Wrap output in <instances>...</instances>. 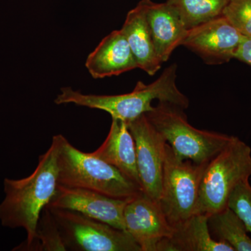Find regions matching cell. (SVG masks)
<instances>
[{"instance_id": "cell-1", "label": "cell", "mask_w": 251, "mask_h": 251, "mask_svg": "<svg viewBox=\"0 0 251 251\" xmlns=\"http://www.w3.org/2000/svg\"><path fill=\"white\" fill-rule=\"evenodd\" d=\"M57 143H52L39 158L34 171L21 179L4 180V200L0 203V222L3 227L23 228L27 239L13 251H29L35 240L36 228L43 210L53 197L58 184Z\"/></svg>"}, {"instance_id": "cell-2", "label": "cell", "mask_w": 251, "mask_h": 251, "mask_svg": "<svg viewBox=\"0 0 251 251\" xmlns=\"http://www.w3.org/2000/svg\"><path fill=\"white\" fill-rule=\"evenodd\" d=\"M176 64L167 67L156 80L151 83L138 81L134 90L118 95L85 94L71 87H63L55 99L58 105L73 103L79 106L103 110L126 123L151 111L154 100L168 102L187 109L189 100L176 87Z\"/></svg>"}, {"instance_id": "cell-3", "label": "cell", "mask_w": 251, "mask_h": 251, "mask_svg": "<svg viewBox=\"0 0 251 251\" xmlns=\"http://www.w3.org/2000/svg\"><path fill=\"white\" fill-rule=\"evenodd\" d=\"M57 143L58 184L85 188L118 199H131L143 193L141 186L116 167L75 148L59 134Z\"/></svg>"}, {"instance_id": "cell-4", "label": "cell", "mask_w": 251, "mask_h": 251, "mask_svg": "<svg viewBox=\"0 0 251 251\" xmlns=\"http://www.w3.org/2000/svg\"><path fill=\"white\" fill-rule=\"evenodd\" d=\"M184 110L175 104L158 101L146 115L176 156L196 163H209L234 136L195 128L188 123Z\"/></svg>"}, {"instance_id": "cell-5", "label": "cell", "mask_w": 251, "mask_h": 251, "mask_svg": "<svg viewBox=\"0 0 251 251\" xmlns=\"http://www.w3.org/2000/svg\"><path fill=\"white\" fill-rule=\"evenodd\" d=\"M251 176V148L234 136L207 166L200 186L198 214L210 215L227 207L238 184Z\"/></svg>"}, {"instance_id": "cell-6", "label": "cell", "mask_w": 251, "mask_h": 251, "mask_svg": "<svg viewBox=\"0 0 251 251\" xmlns=\"http://www.w3.org/2000/svg\"><path fill=\"white\" fill-rule=\"evenodd\" d=\"M207 164L181 159L167 143L158 202L171 227L198 214L200 186Z\"/></svg>"}, {"instance_id": "cell-7", "label": "cell", "mask_w": 251, "mask_h": 251, "mask_svg": "<svg viewBox=\"0 0 251 251\" xmlns=\"http://www.w3.org/2000/svg\"><path fill=\"white\" fill-rule=\"evenodd\" d=\"M47 207L57 224L67 251H142L140 246L125 230L78 211Z\"/></svg>"}, {"instance_id": "cell-8", "label": "cell", "mask_w": 251, "mask_h": 251, "mask_svg": "<svg viewBox=\"0 0 251 251\" xmlns=\"http://www.w3.org/2000/svg\"><path fill=\"white\" fill-rule=\"evenodd\" d=\"M136 149L137 166L143 193L155 201L161 196L167 143L146 114L127 123Z\"/></svg>"}, {"instance_id": "cell-9", "label": "cell", "mask_w": 251, "mask_h": 251, "mask_svg": "<svg viewBox=\"0 0 251 251\" xmlns=\"http://www.w3.org/2000/svg\"><path fill=\"white\" fill-rule=\"evenodd\" d=\"M244 36L223 16L188 29L181 43L206 64H219L234 58Z\"/></svg>"}, {"instance_id": "cell-10", "label": "cell", "mask_w": 251, "mask_h": 251, "mask_svg": "<svg viewBox=\"0 0 251 251\" xmlns=\"http://www.w3.org/2000/svg\"><path fill=\"white\" fill-rule=\"evenodd\" d=\"M130 200L118 199L97 191L58 184L47 206L78 211L115 228L125 230L124 211Z\"/></svg>"}, {"instance_id": "cell-11", "label": "cell", "mask_w": 251, "mask_h": 251, "mask_svg": "<svg viewBox=\"0 0 251 251\" xmlns=\"http://www.w3.org/2000/svg\"><path fill=\"white\" fill-rule=\"evenodd\" d=\"M125 230L142 251H156L157 244L170 237L172 227L158 201L143 193L132 198L124 211Z\"/></svg>"}, {"instance_id": "cell-12", "label": "cell", "mask_w": 251, "mask_h": 251, "mask_svg": "<svg viewBox=\"0 0 251 251\" xmlns=\"http://www.w3.org/2000/svg\"><path fill=\"white\" fill-rule=\"evenodd\" d=\"M85 67L95 79L116 76L138 68L121 29L112 31L102 39L89 54Z\"/></svg>"}, {"instance_id": "cell-13", "label": "cell", "mask_w": 251, "mask_h": 251, "mask_svg": "<svg viewBox=\"0 0 251 251\" xmlns=\"http://www.w3.org/2000/svg\"><path fill=\"white\" fill-rule=\"evenodd\" d=\"M146 14L157 56L162 63L166 62L181 46L188 29L179 14L167 2L147 0Z\"/></svg>"}, {"instance_id": "cell-14", "label": "cell", "mask_w": 251, "mask_h": 251, "mask_svg": "<svg viewBox=\"0 0 251 251\" xmlns=\"http://www.w3.org/2000/svg\"><path fill=\"white\" fill-rule=\"evenodd\" d=\"M156 251H234L227 243L211 237L208 215L197 214L172 227L170 237L162 239Z\"/></svg>"}, {"instance_id": "cell-15", "label": "cell", "mask_w": 251, "mask_h": 251, "mask_svg": "<svg viewBox=\"0 0 251 251\" xmlns=\"http://www.w3.org/2000/svg\"><path fill=\"white\" fill-rule=\"evenodd\" d=\"M147 0H141L126 15L121 31L129 44L138 67L154 75L163 63L158 59L147 19Z\"/></svg>"}, {"instance_id": "cell-16", "label": "cell", "mask_w": 251, "mask_h": 251, "mask_svg": "<svg viewBox=\"0 0 251 251\" xmlns=\"http://www.w3.org/2000/svg\"><path fill=\"white\" fill-rule=\"evenodd\" d=\"M91 153L116 167L126 176L140 185L135 140L126 122L112 119L108 136L103 143Z\"/></svg>"}, {"instance_id": "cell-17", "label": "cell", "mask_w": 251, "mask_h": 251, "mask_svg": "<svg viewBox=\"0 0 251 251\" xmlns=\"http://www.w3.org/2000/svg\"><path fill=\"white\" fill-rule=\"evenodd\" d=\"M208 227L216 241L227 243L234 251H251V238L247 227L227 206L208 216Z\"/></svg>"}, {"instance_id": "cell-18", "label": "cell", "mask_w": 251, "mask_h": 251, "mask_svg": "<svg viewBox=\"0 0 251 251\" xmlns=\"http://www.w3.org/2000/svg\"><path fill=\"white\" fill-rule=\"evenodd\" d=\"M166 2L179 14L188 30L222 16L228 0H167Z\"/></svg>"}, {"instance_id": "cell-19", "label": "cell", "mask_w": 251, "mask_h": 251, "mask_svg": "<svg viewBox=\"0 0 251 251\" xmlns=\"http://www.w3.org/2000/svg\"><path fill=\"white\" fill-rule=\"evenodd\" d=\"M29 251H67L59 235L57 224L47 206L41 213L36 228V239Z\"/></svg>"}, {"instance_id": "cell-20", "label": "cell", "mask_w": 251, "mask_h": 251, "mask_svg": "<svg viewBox=\"0 0 251 251\" xmlns=\"http://www.w3.org/2000/svg\"><path fill=\"white\" fill-rule=\"evenodd\" d=\"M222 16L243 36L251 37V0H228Z\"/></svg>"}, {"instance_id": "cell-21", "label": "cell", "mask_w": 251, "mask_h": 251, "mask_svg": "<svg viewBox=\"0 0 251 251\" xmlns=\"http://www.w3.org/2000/svg\"><path fill=\"white\" fill-rule=\"evenodd\" d=\"M227 207L234 211L251 233V186L249 180L238 184L229 195Z\"/></svg>"}, {"instance_id": "cell-22", "label": "cell", "mask_w": 251, "mask_h": 251, "mask_svg": "<svg viewBox=\"0 0 251 251\" xmlns=\"http://www.w3.org/2000/svg\"><path fill=\"white\" fill-rule=\"evenodd\" d=\"M234 58L251 66V37L244 36Z\"/></svg>"}]
</instances>
